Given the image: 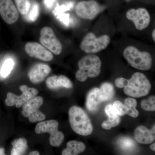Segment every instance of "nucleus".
Returning a JSON list of instances; mask_svg holds the SVG:
<instances>
[{"mask_svg":"<svg viewBox=\"0 0 155 155\" xmlns=\"http://www.w3.org/2000/svg\"><path fill=\"white\" fill-rule=\"evenodd\" d=\"M115 85L119 88L124 87V92L133 97H141L149 94L151 85L146 76L141 72H136L129 80L118 78L115 80Z\"/></svg>","mask_w":155,"mask_h":155,"instance_id":"1","label":"nucleus"},{"mask_svg":"<svg viewBox=\"0 0 155 155\" xmlns=\"http://www.w3.org/2000/svg\"><path fill=\"white\" fill-rule=\"evenodd\" d=\"M69 119L71 128L77 134L86 136L92 132L91 121L82 108L75 106L71 107L69 111Z\"/></svg>","mask_w":155,"mask_h":155,"instance_id":"2","label":"nucleus"},{"mask_svg":"<svg viewBox=\"0 0 155 155\" xmlns=\"http://www.w3.org/2000/svg\"><path fill=\"white\" fill-rule=\"evenodd\" d=\"M102 63L98 56L89 55L83 57L78 63L79 69L75 73L77 80L84 82L88 78H95L100 75Z\"/></svg>","mask_w":155,"mask_h":155,"instance_id":"3","label":"nucleus"},{"mask_svg":"<svg viewBox=\"0 0 155 155\" xmlns=\"http://www.w3.org/2000/svg\"><path fill=\"white\" fill-rule=\"evenodd\" d=\"M123 56L131 67L143 71H148L152 65V58L149 53L140 51L135 47L129 46L125 49Z\"/></svg>","mask_w":155,"mask_h":155,"instance_id":"4","label":"nucleus"},{"mask_svg":"<svg viewBox=\"0 0 155 155\" xmlns=\"http://www.w3.org/2000/svg\"><path fill=\"white\" fill-rule=\"evenodd\" d=\"M110 41V38L107 35L97 38L92 32H89L82 40L80 48L87 54H95L105 49Z\"/></svg>","mask_w":155,"mask_h":155,"instance_id":"5","label":"nucleus"},{"mask_svg":"<svg viewBox=\"0 0 155 155\" xmlns=\"http://www.w3.org/2000/svg\"><path fill=\"white\" fill-rule=\"evenodd\" d=\"M59 123L57 120H50L38 123L35 128L38 134L48 133L50 134V144L54 147H60L64 141V134L58 130Z\"/></svg>","mask_w":155,"mask_h":155,"instance_id":"6","label":"nucleus"},{"mask_svg":"<svg viewBox=\"0 0 155 155\" xmlns=\"http://www.w3.org/2000/svg\"><path fill=\"white\" fill-rule=\"evenodd\" d=\"M42 97H35L25 103L22 106V116L28 118L31 122H36L44 121L45 115L39 110V108L43 104Z\"/></svg>","mask_w":155,"mask_h":155,"instance_id":"7","label":"nucleus"},{"mask_svg":"<svg viewBox=\"0 0 155 155\" xmlns=\"http://www.w3.org/2000/svg\"><path fill=\"white\" fill-rule=\"evenodd\" d=\"M19 88L22 92L20 96H17L11 92L7 94V97L5 101L6 105L8 107L15 105L17 108L20 107L25 103L36 97L38 93V91L36 89L28 87L26 85H21Z\"/></svg>","mask_w":155,"mask_h":155,"instance_id":"8","label":"nucleus"},{"mask_svg":"<svg viewBox=\"0 0 155 155\" xmlns=\"http://www.w3.org/2000/svg\"><path fill=\"white\" fill-rule=\"evenodd\" d=\"M39 41L42 45L55 54L59 55L62 52V44L51 27L46 26L42 28Z\"/></svg>","mask_w":155,"mask_h":155,"instance_id":"9","label":"nucleus"},{"mask_svg":"<svg viewBox=\"0 0 155 155\" xmlns=\"http://www.w3.org/2000/svg\"><path fill=\"white\" fill-rule=\"evenodd\" d=\"M103 9L102 7L94 0L83 1L77 4L75 12L79 17L91 20L94 19Z\"/></svg>","mask_w":155,"mask_h":155,"instance_id":"10","label":"nucleus"},{"mask_svg":"<svg viewBox=\"0 0 155 155\" xmlns=\"http://www.w3.org/2000/svg\"><path fill=\"white\" fill-rule=\"evenodd\" d=\"M126 17L127 19L133 21L136 28L138 30L145 29L150 22V14L144 8H139L136 10L130 9L126 13Z\"/></svg>","mask_w":155,"mask_h":155,"instance_id":"11","label":"nucleus"},{"mask_svg":"<svg viewBox=\"0 0 155 155\" xmlns=\"http://www.w3.org/2000/svg\"><path fill=\"white\" fill-rule=\"evenodd\" d=\"M0 15L9 25L17 22L19 17V12L12 0H0Z\"/></svg>","mask_w":155,"mask_h":155,"instance_id":"12","label":"nucleus"},{"mask_svg":"<svg viewBox=\"0 0 155 155\" xmlns=\"http://www.w3.org/2000/svg\"><path fill=\"white\" fill-rule=\"evenodd\" d=\"M25 50L29 57L42 61H50L54 58L52 54L41 45L37 42H28L25 45Z\"/></svg>","mask_w":155,"mask_h":155,"instance_id":"13","label":"nucleus"},{"mask_svg":"<svg viewBox=\"0 0 155 155\" xmlns=\"http://www.w3.org/2000/svg\"><path fill=\"white\" fill-rule=\"evenodd\" d=\"M51 67L47 64H38L34 65L28 71L29 80L34 84L41 83L51 72Z\"/></svg>","mask_w":155,"mask_h":155,"instance_id":"14","label":"nucleus"},{"mask_svg":"<svg viewBox=\"0 0 155 155\" xmlns=\"http://www.w3.org/2000/svg\"><path fill=\"white\" fill-rule=\"evenodd\" d=\"M155 125L151 130L144 126H140L137 127L134 131V139L141 144H148L153 143L155 140Z\"/></svg>","mask_w":155,"mask_h":155,"instance_id":"15","label":"nucleus"},{"mask_svg":"<svg viewBox=\"0 0 155 155\" xmlns=\"http://www.w3.org/2000/svg\"><path fill=\"white\" fill-rule=\"evenodd\" d=\"M47 86L51 90L58 89L61 87L71 88L73 84L68 78L63 75H53L48 78L46 81Z\"/></svg>","mask_w":155,"mask_h":155,"instance_id":"16","label":"nucleus"},{"mask_svg":"<svg viewBox=\"0 0 155 155\" xmlns=\"http://www.w3.org/2000/svg\"><path fill=\"white\" fill-rule=\"evenodd\" d=\"M102 102L100 98L99 88L95 87L89 92L86 102V107L89 111L95 112L98 109Z\"/></svg>","mask_w":155,"mask_h":155,"instance_id":"17","label":"nucleus"},{"mask_svg":"<svg viewBox=\"0 0 155 155\" xmlns=\"http://www.w3.org/2000/svg\"><path fill=\"white\" fill-rule=\"evenodd\" d=\"M105 112L109 117L108 120L104 121L102 124V127L106 130H110L112 127L119 125L120 119L119 116L115 113L112 104H108L105 108Z\"/></svg>","mask_w":155,"mask_h":155,"instance_id":"18","label":"nucleus"},{"mask_svg":"<svg viewBox=\"0 0 155 155\" xmlns=\"http://www.w3.org/2000/svg\"><path fill=\"white\" fill-rule=\"evenodd\" d=\"M86 149V146L81 142L71 140L67 143V148L63 150L62 155H77L83 152Z\"/></svg>","mask_w":155,"mask_h":155,"instance_id":"19","label":"nucleus"},{"mask_svg":"<svg viewBox=\"0 0 155 155\" xmlns=\"http://www.w3.org/2000/svg\"><path fill=\"white\" fill-rule=\"evenodd\" d=\"M99 89L100 98L102 102L110 101L115 94L114 86L108 82L103 83Z\"/></svg>","mask_w":155,"mask_h":155,"instance_id":"20","label":"nucleus"},{"mask_svg":"<svg viewBox=\"0 0 155 155\" xmlns=\"http://www.w3.org/2000/svg\"><path fill=\"white\" fill-rule=\"evenodd\" d=\"M11 144L13 145V148L11 151L12 155L24 154L28 149L27 140L24 138L15 140Z\"/></svg>","mask_w":155,"mask_h":155,"instance_id":"21","label":"nucleus"},{"mask_svg":"<svg viewBox=\"0 0 155 155\" xmlns=\"http://www.w3.org/2000/svg\"><path fill=\"white\" fill-rule=\"evenodd\" d=\"M124 104L127 108V115L133 118H137L139 116V113L136 108L137 106V101L135 99L127 98L125 100Z\"/></svg>","mask_w":155,"mask_h":155,"instance_id":"22","label":"nucleus"},{"mask_svg":"<svg viewBox=\"0 0 155 155\" xmlns=\"http://www.w3.org/2000/svg\"><path fill=\"white\" fill-rule=\"evenodd\" d=\"M18 12L21 15H26L31 8L30 0H14Z\"/></svg>","mask_w":155,"mask_h":155,"instance_id":"23","label":"nucleus"},{"mask_svg":"<svg viewBox=\"0 0 155 155\" xmlns=\"http://www.w3.org/2000/svg\"><path fill=\"white\" fill-rule=\"evenodd\" d=\"M14 63L12 59H8L4 62L1 68L0 73L3 77H7L11 73L14 67Z\"/></svg>","mask_w":155,"mask_h":155,"instance_id":"24","label":"nucleus"},{"mask_svg":"<svg viewBox=\"0 0 155 155\" xmlns=\"http://www.w3.org/2000/svg\"><path fill=\"white\" fill-rule=\"evenodd\" d=\"M155 97L153 96L148 99L144 100L142 101L141 107L143 110L147 111H155Z\"/></svg>","mask_w":155,"mask_h":155,"instance_id":"25","label":"nucleus"},{"mask_svg":"<svg viewBox=\"0 0 155 155\" xmlns=\"http://www.w3.org/2000/svg\"><path fill=\"white\" fill-rule=\"evenodd\" d=\"M112 107L115 113L119 116H123L127 114V107L119 101L114 102Z\"/></svg>","mask_w":155,"mask_h":155,"instance_id":"26","label":"nucleus"},{"mask_svg":"<svg viewBox=\"0 0 155 155\" xmlns=\"http://www.w3.org/2000/svg\"><path fill=\"white\" fill-rule=\"evenodd\" d=\"M28 18L31 21H35L36 20L39 15V8L37 4H34L31 8L30 9L28 12Z\"/></svg>","mask_w":155,"mask_h":155,"instance_id":"27","label":"nucleus"},{"mask_svg":"<svg viewBox=\"0 0 155 155\" xmlns=\"http://www.w3.org/2000/svg\"><path fill=\"white\" fill-rule=\"evenodd\" d=\"M120 144L122 148L126 150L132 149L134 147V142L130 138H122L120 140Z\"/></svg>","mask_w":155,"mask_h":155,"instance_id":"28","label":"nucleus"},{"mask_svg":"<svg viewBox=\"0 0 155 155\" xmlns=\"http://www.w3.org/2000/svg\"><path fill=\"white\" fill-rule=\"evenodd\" d=\"M69 14H63L60 16L59 15V18L65 24H68L69 22Z\"/></svg>","mask_w":155,"mask_h":155,"instance_id":"29","label":"nucleus"},{"mask_svg":"<svg viewBox=\"0 0 155 155\" xmlns=\"http://www.w3.org/2000/svg\"><path fill=\"white\" fill-rule=\"evenodd\" d=\"M54 2L55 0H45L44 3L47 8H51L52 7Z\"/></svg>","mask_w":155,"mask_h":155,"instance_id":"30","label":"nucleus"},{"mask_svg":"<svg viewBox=\"0 0 155 155\" xmlns=\"http://www.w3.org/2000/svg\"><path fill=\"white\" fill-rule=\"evenodd\" d=\"M29 155H40L38 152L37 151H34L31 152L29 153Z\"/></svg>","mask_w":155,"mask_h":155,"instance_id":"31","label":"nucleus"},{"mask_svg":"<svg viewBox=\"0 0 155 155\" xmlns=\"http://www.w3.org/2000/svg\"><path fill=\"white\" fill-rule=\"evenodd\" d=\"M0 155H5V150L3 148H0Z\"/></svg>","mask_w":155,"mask_h":155,"instance_id":"32","label":"nucleus"},{"mask_svg":"<svg viewBox=\"0 0 155 155\" xmlns=\"http://www.w3.org/2000/svg\"><path fill=\"white\" fill-rule=\"evenodd\" d=\"M150 149L154 151H155V143H153L150 146Z\"/></svg>","mask_w":155,"mask_h":155,"instance_id":"33","label":"nucleus"},{"mask_svg":"<svg viewBox=\"0 0 155 155\" xmlns=\"http://www.w3.org/2000/svg\"><path fill=\"white\" fill-rule=\"evenodd\" d=\"M155 29H154L153 31L152 32V38L153 40L154 41H155Z\"/></svg>","mask_w":155,"mask_h":155,"instance_id":"34","label":"nucleus"}]
</instances>
